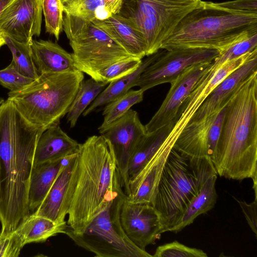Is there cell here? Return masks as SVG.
<instances>
[{
	"label": "cell",
	"instance_id": "cell-18",
	"mask_svg": "<svg viewBox=\"0 0 257 257\" xmlns=\"http://www.w3.org/2000/svg\"><path fill=\"white\" fill-rule=\"evenodd\" d=\"M77 153L71 155L45 199L33 213L34 214L48 218L56 222L65 221L67 214L64 206L76 163Z\"/></svg>",
	"mask_w": 257,
	"mask_h": 257
},
{
	"label": "cell",
	"instance_id": "cell-1",
	"mask_svg": "<svg viewBox=\"0 0 257 257\" xmlns=\"http://www.w3.org/2000/svg\"><path fill=\"white\" fill-rule=\"evenodd\" d=\"M44 131L28 121L11 100L0 105L1 234L14 231L30 215V180L37 144Z\"/></svg>",
	"mask_w": 257,
	"mask_h": 257
},
{
	"label": "cell",
	"instance_id": "cell-21",
	"mask_svg": "<svg viewBox=\"0 0 257 257\" xmlns=\"http://www.w3.org/2000/svg\"><path fill=\"white\" fill-rule=\"evenodd\" d=\"M80 144L65 133L59 124L49 127L39 138L35 152L34 166L76 153Z\"/></svg>",
	"mask_w": 257,
	"mask_h": 257
},
{
	"label": "cell",
	"instance_id": "cell-10",
	"mask_svg": "<svg viewBox=\"0 0 257 257\" xmlns=\"http://www.w3.org/2000/svg\"><path fill=\"white\" fill-rule=\"evenodd\" d=\"M219 53L215 49L205 48L164 50L141 73L135 86L145 92L157 85L170 83L187 67L211 62Z\"/></svg>",
	"mask_w": 257,
	"mask_h": 257
},
{
	"label": "cell",
	"instance_id": "cell-30",
	"mask_svg": "<svg viewBox=\"0 0 257 257\" xmlns=\"http://www.w3.org/2000/svg\"><path fill=\"white\" fill-rule=\"evenodd\" d=\"M144 91L130 90L126 93L105 105L102 115L103 120L99 127L106 126L126 113L136 104L143 100Z\"/></svg>",
	"mask_w": 257,
	"mask_h": 257
},
{
	"label": "cell",
	"instance_id": "cell-41",
	"mask_svg": "<svg viewBox=\"0 0 257 257\" xmlns=\"http://www.w3.org/2000/svg\"><path fill=\"white\" fill-rule=\"evenodd\" d=\"M72 1H73V0H61L63 6L68 3L72 2Z\"/></svg>",
	"mask_w": 257,
	"mask_h": 257
},
{
	"label": "cell",
	"instance_id": "cell-35",
	"mask_svg": "<svg viewBox=\"0 0 257 257\" xmlns=\"http://www.w3.org/2000/svg\"><path fill=\"white\" fill-rule=\"evenodd\" d=\"M33 80L22 75L11 63L6 68L0 70V84L10 91L20 90Z\"/></svg>",
	"mask_w": 257,
	"mask_h": 257
},
{
	"label": "cell",
	"instance_id": "cell-3",
	"mask_svg": "<svg viewBox=\"0 0 257 257\" xmlns=\"http://www.w3.org/2000/svg\"><path fill=\"white\" fill-rule=\"evenodd\" d=\"M211 160L220 177L238 181L256 178L257 71L227 102Z\"/></svg>",
	"mask_w": 257,
	"mask_h": 257
},
{
	"label": "cell",
	"instance_id": "cell-13",
	"mask_svg": "<svg viewBox=\"0 0 257 257\" xmlns=\"http://www.w3.org/2000/svg\"><path fill=\"white\" fill-rule=\"evenodd\" d=\"M42 0H12L0 14V32L20 42L31 43L41 32Z\"/></svg>",
	"mask_w": 257,
	"mask_h": 257
},
{
	"label": "cell",
	"instance_id": "cell-9",
	"mask_svg": "<svg viewBox=\"0 0 257 257\" xmlns=\"http://www.w3.org/2000/svg\"><path fill=\"white\" fill-rule=\"evenodd\" d=\"M125 194L114 199L84 229L74 232L67 226L65 234L78 246L98 257H152L136 245L121 226L120 211Z\"/></svg>",
	"mask_w": 257,
	"mask_h": 257
},
{
	"label": "cell",
	"instance_id": "cell-26",
	"mask_svg": "<svg viewBox=\"0 0 257 257\" xmlns=\"http://www.w3.org/2000/svg\"><path fill=\"white\" fill-rule=\"evenodd\" d=\"M123 0H73L63 5L64 13L85 20H103L118 13Z\"/></svg>",
	"mask_w": 257,
	"mask_h": 257
},
{
	"label": "cell",
	"instance_id": "cell-12",
	"mask_svg": "<svg viewBox=\"0 0 257 257\" xmlns=\"http://www.w3.org/2000/svg\"><path fill=\"white\" fill-rule=\"evenodd\" d=\"M225 106L201 120L190 122L176 139L173 149L192 159H211L220 132Z\"/></svg>",
	"mask_w": 257,
	"mask_h": 257
},
{
	"label": "cell",
	"instance_id": "cell-14",
	"mask_svg": "<svg viewBox=\"0 0 257 257\" xmlns=\"http://www.w3.org/2000/svg\"><path fill=\"white\" fill-rule=\"evenodd\" d=\"M126 197L120 211L121 226L130 240L145 250L163 233L160 216L151 203H133Z\"/></svg>",
	"mask_w": 257,
	"mask_h": 257
},
{
	"label": "cell",
	"instance_id": "cell-5",
	"mask_svg": "<svg viewBox=\"0 0 257 257\" xmlns=\"http://www.w3.org/2000/svg\"><path fill=\"white\" fill-rule=\"evenodd\" d=\"M84 77L79 70L40 74L22 89L10 91L7 99L28 121L46 130L59 124Z\"/></svg>",
	"mask_w": 257,
	"mask_h": 257
},
{
	"label": "cell",
	"instance_id": "cell-32",
	"mask_svg": "<svg viewBox=\"0 0 257 257\" xmlns=\"http://www.w3.org/2000/svg\"><path fill=\"white\" fill-rule=\"evenodd\" d=\"M46 32L57 40L63 31L64 11L61 0H42Z\"/></svg>",
	"mask_w": 257,
	"mask_h": 257
},
{
	"label": "cell",
	"instance_id": "cell-20",
	"mask_svg": "<svg viewBox=\"0 0 257 257\" xmlns=\"http://www.w3.org/2000/svg\"><path fill=\"white\" fill-rule=\"evenodd\" d=\"M31 48L39 74L71 72L78 70L72 53L68 52L55 42L33 39Z\"/></svg>",
	"mask_w": 257,
	"mask_h": 257
},
{
	"label": "cell",
	"instance_id": "cell-23",
	"mask_svg": "<svg viewBox=\"0 0 257 257\" xmlns=\"http://www.w3.org/2000/svg\"><path fill=\"white\" fill-rule=\"evenodd\" d=\"M215 170L212 171L201 184L198 194L190 202L179 220L168 231L177 233L192 223L200 215L210 210L217 198L215 189L217 179Z\"/></svg>",
	"mask_w": 257,
	"mask_h": 257
},
{
	"label": "cell",
	"instance_id": "cell-42",
	"mask_svg": "<svg viewBox=\"0 0 257 257\" xmlns=\"http://www.w3.org/2000/svg\"><path fill=\"white\" fill-rule=\"evenodd\" d=\"M5 100L2 98L0 97V105Z\"/></svg>",
	"mask_w": 257,
	"mask_h": 257
},
{
	"label": "cell",
	"instance_id": "cell-19",
	"mask_svg": "<svg viewBox=\"0 0 257 257\" xmlns=\"http://www.w3.org/2000/svg\"><path fill=\"white\" fill-rule=\"evenodd\" d=\"M92 22L132 56L141 59L146 56V45L143 36L123 17L117 14L103 20Z\"/></svg>",
	"mask_w": 257,
	"mask_h": 257
},
{
	"label": "cell",
	"instance_id": "cell-31",
	"mask_svg": "<svg viewBox=\"0 0 257 257\" xmlns=\"http://www.w3.org/2000/svg\"><path fill=\"white\" fill-rule=\"evenodd\" d=\"M257 49V32L252 33L232 44L212 61L210 66L217 69L226 61L237 58Z\"/></svg>",
	"mask_w": 257,
	"mask_h": 257
},
{
	"label": "cell",
	"instance_id": "cell-11",
	"mask_svg": "<svg viewBox=\"0 0 257 257\" xmlns=\"http://www.w3.org/2000/svg\"><path fill=\"white\" fill-rule=\"evenodd\" d=\"M100 135L111 144L123 191L129 195L128 165L130 159L141 141L146 136L145 126L138 113L130 109L121 117L104 127H99Z\"/></svg>",
	"mask_w": 257,
	"mask_h": 257
},
{
	"label": "cell",
	"instance_id": "cell-17",
	"mask_svg": "<svg viewBox=\"0 0 257 257\" xmlns=\"http://www.w3.org/2000/svg\"><path fill=\"white\" fill-rule=\"evenodd\" d=\"M172 150L162 145L130 180V192L126 197L130 201L152 205L164 168Z\"/></svg>",
	"mask_w": 257,
	"mask_h": 257
},
{
	"label": "cell",
	"instance_id": "cell-4",
	"mask_svg": "<svg viewBox=\"0 0 257 257\" xmlns=\"http://www.w3.org/2000/svg\"><path fill=\"white\" fill-rule=\"evenodd\" d=\"M257 32V15H238L201 1L178 24L160 49H212L220 52Z\"/></svg>",
	"mask_w": 257,
	"mask_h": 257
},
{
	"label": "cell",
	"instance_id": "cell-16",
	"mask_svg": "<svg viewBox=\"0 0 257 257\" xmlns=\"http://www.w3.org/2000/svg\"><path fill=\"white\" fill-rule=\"evenodd\" d=\"M256 71L257 49L241 65L230 73L211 91L190 122L201 120L218 112L226 106L240 85Z\"/></svg>",
	"mask_w": 257,
	"mask_h": 257
},
{
	"label": "cell",
	"instance_id": "cell-22",
	"mask_svg": "<svg viewBox=\"0 0 257 257\" xmlns=\"http://www.w3.org/2000/svg\"><path fill=\"white\" fill-rule=\"evenodd\" d=\"M71 155L34 166L28 190V206L30 212H34L43 202Z\"/></svg>",
	"mask_w": 257,
	"mask_h": 257
},
{
	"label": "cell",
	"instance_id": "cell-27",
	"mask_svg": "<svg viewBox=\"0 0 257 257\" xmlns=\"http://www.w3.org/2000/svg\"><path fill=\"white\" fill-rule=\"evenodd\" d=\"M175 121H172L153 132L147 133L130 159L128 165L129 181L159 149L172 130Z\"/></svg>",
	"mask_w": 257,
	"mask_h": 257
},
{
	"label": "cell",
	"instance_id": "cell-34",
	"mask_svg": "<svg viewBox=\"0 0 257 257\" xmlns=\"http://www.w3.org/2000/svg\"><path fill=\"white\" fill-rule=\"evenodd\" d=\"M154 257H207L202 250L186 246L178 241H174L159 246Z\"/></svg>",
	"mask_w": 257,
	"mask_h": 257
},
{
	"label": "cell",
	"instance_id": "cell-29",
	"mask_svg": "<svg viewBox=\"0 0 257 257\" xmlns=\"http://www.w3.org/2000/svg\"><path fill=\"white\" fill-rule=\"evenodd\" d=\"M13 56L11 63L22 75L35 79L39 76L35 65L31 43L20 42L4 36Z\"/></svg>",
	"mask_w": 257,
	"mask_h": 257
},
{
	"label": "cell",
	"instance_id": "cell-38",
	"mask_svg": "<svg viewBox=\"0 0 257 257\" xmlns=\"http://www.w3.org/2000/svg\"><path fill=\"white\" fill-rule=\"evenodd\" d=\"M241 208L247 222L255 236H257V195H255L254 200L250 203L245 201H239L235 199Z\"/></svg>",
	"mask_w": 257,
	"mask_h": 257
},
{
	"label": "cell",
	"instance_id": "cell-8",
	"mask_svg": "<svg viewBox=\"0 0 257 257\" xmlns=\"http://www.w3.org/2000/svg\"><path fill=\"white\" fill-rule=\"evenodd\" d=\"M202 0H123L118 13L143 36L147 56L161 48L180 21Z\"/></svg>",
	"mask_w": 257,
	"mask_h": 257
},
{
	"label": "cell",
	"instance_id": "cell-25",
	"mask_svg": "<svg viewBox=\"0 0 257 257\" xmlns=\"http://www.w3.org/2000/svg\"><path fill=\"white\" fill-rule=\"evenodd\" d=\"M67 222H56L33 213L27 217L14 230L24 246L30 243L45 242L51 237L65 234Z\"/></svg>",
	"mask_w": 257,
	"mask_h": 257
},
{
	"label": "cell",
	"instance_id": "cell-40",
	"mask_svg": "<svg viewBox=\"0 0 257 257\" xmlns=\"http://www.w3.org/2000/svg\"><path fill=\"white\" fill-rule=\"evenodd\" d=\"M6 45V41L4 35L0 32V48Z\"/></svg>",
	"mask_w": 257,
	"mask_h": 257
},
{
	"label": "cell",
	"instance_id": "cell-43",
	"mask_svg": "<svg viewBox=\"0 0 257 257\" xmlns=\"http://www.w3.org/2000/svg\"><path fill=\"white\" fill-rule=\"evenodd\" d=\"M0 234H1V232H0Z\"/></svg>",
	"mask_w": 257,
	"mask_h": 257
},
{
	"label": "cell",
	"instance_id": "cell-28",
	"mask_svg": "<svg viewBox=\"0 0 257 257\" xmlns=\"http://www.w3.org/2000/svg\"><path fill=\"white\" fill-rule=\"evenodd\" d=\"M107 84L92 78L83 80L66 113L70 127H74L80 116L105 88Z\"/></svg>",
	"mask_w": 257,
	"mask_h": 257
},
{
	"label": "cell",
	"instance_id": "cell-33",
	"mask_svg": "<svg viewBox=\"0 0 257 257\" xmlns=\"http://www.w3.org/2000/svg\"><path fill=\"white\" fill-rule=\"evenodd\" d=\"M143 59L132 57L117 63L101 71L98 74V82L108 84L110 82L128 75L141 65Z\"/></svg>",
	"mask_w": 257,
	"mask_h": 257
},
{
	"label": "cell",
	"instance_id": "cell-37",
	"mask_svg": "<svg viewBox=\"0 0 257 257\" xmlns=\"http://www.w3.org/2000/svg\"><path fill=\"white\" fill-rule=\"evenodd\" d=\"M23 247L20 237L14 231L0 234V257H18Z\"/></svg>",
	"mask_w": 257,
	"mask_h": 257
},
{
	"label": "cell",
	"instance_id": "cell-6",
	"mask_svg": "<svg viewBox=\"0 0 257 257\" xmlns=\"http://www.w3.org/2000/svg\"><path fill=\"white\" fill-rule=\"evenodd\" d=\"M214 169L211 159L189 160L172 149L152 203L160 216L163 233L177 223Z\"/></svg>",
	"mask_w": 257,
	"mask_h": 257
},
{
	"label": "cell",
	"instance_id": "cell-36",
	"mask_svg": "<svg viewBox=\"0 0 257 257\" xmlns=\"http://www.w3.org/2000/svg\"><path fill=\"white\" fill-rule=\"evenodd\" d=\"M209 3L216 8L231 13L257 15V0H233L221 3Z\"/></svg>",
	"mask_w": 257,
	"mask_h": 257
},
{
	"label": "cell",
	"instance_id": "cell-15",
	"mask_svg": "<svg viewBox=\"0 0 257 257\" xmlns=\"http://www.w3.org/2000/svg\"><path fill=\"white\" fill-rule=\"evenodd\" d=\"M211 62L190 66L170 83V88L161 105L145 125L147 133L158 130L176 120L183 103Z\"/></svg>",
	"mask_w": 257,
	"mask_h": 257
},
{
	"label": "cell",
	"instance_id": "cell-2",
	"mask_svg": "<svg viewBox=\"0 0 257 257\" xmlns=\"http://www.w3.org/2000/svg\"><path fill=\"white\" fill-rule=\"evenodd\" d=\"M123 194H125L110 142L101 135L88 137L80 144L65 201L68 227L74 232H81Z\"/></svg>",
	"mask_w": 257,
	"mask_h": 257
},
{
	"label": "cell",
	"instance_id": "cell-44",
	"mask_svg": "<svg viewBox=\"0 0 257 257\" xmlns=\"http://www.w3.org/2000/svg\"><path fill=\"white\" fill-rule=\"evenodd\" d=\"M0 191H1V190H0Z\"/></svg>",
	"mask_w": 257,
	"mask_h": 257
},
{
	"label": "cell",
	"instance_id": "cell-39",
	"mask_svg": "<svg viewBox=\"0 0 257 257\" xmlns=\"http://www.w3.org/2000/svg\"><path fill=\"white\" fill-rule=\"evenodd\" d=\"M12 0H0V14Z\"/></svg>",
	"mask_w": 257,
	"mask_h": 257
},
{
	"label": "cell",
	"instance_id": "cell-24",
	"mask_svg": "<svg viewBox=\"0 0 257 257\" xmlns=\"http://www.w3.org/2000/svg\"><path fill=\"white\" fill-rule=\"evenodd\" d=\"M164 49H160L155 53L149 55L142 60L139 67L133 73L110 82L88 106L82 113L85 116L97 108L113 101L121 96L131 88L135 86L137 81L145 68L155 61L164 52Z\"/></svg>",
	"mask_w": 257,
	"mask_h": 257
},
{
	"label": "cell",
	"instance_id": "cell-7",
	"mask_svg": "<svg viewBox=\"0 0 257 257\" xmlns=\"http://www.w3.org/2000/svg\"><path fill=\"white\" fill-rule=\"evenodd\" d=\"M63 31L76 69L97 81L101 71L133 57L91 21L64 13Z\"/></svg>",
	"mask_w": 257,
	"mask_h": 257
}]
</instances>
